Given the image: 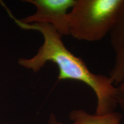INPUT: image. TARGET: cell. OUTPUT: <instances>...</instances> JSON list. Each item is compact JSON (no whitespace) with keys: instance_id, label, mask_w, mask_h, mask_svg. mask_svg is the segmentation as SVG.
<instances>
[{"instance_id":"obj_1","label":"cell","mask_w":124,"mask_h":124,"mask_svg":"<svg viewBox=\"0 0 124 124\" xmlns=\"http://www.w3.org/2000/svg\"><path fill=\"white\" fill-rule=\"evenodd\" d=\"M1 4L18 27L38 31L44 39L43 44L33 56L18 59L20 66L37 72L46 63L52 62L58 67V80L80 82L92 90L97 98L95 114L102 115L115 111L118 106L117 86L109 77L91 72L82 59L67 49L62 40V36L50 25L25 24L14 16L4 2H1Z\"/></svg>"},{"instance_id":"obj_2","label":"cell","mask_w":124,"mask_h":124,"mask_svg":"<svg viewBox=\"0 0 124 124\" xmlns=\"http://www.w3.org/2000/svg\"><path fill=\"white\" fill-rule=\"evenodd\" d=\"M124 0H76L69 12V35L79 40L97 41L110 33Z\"/></svg>"},{"instance_id":"obj_3","label":"cell","mask_w":124,"mask_h":124,"mask_svg":"<svg viewBox=\"0 0 124 124\" xmlns=\"http://www.w3.org/2000/svg\"><path fill=\"white\" fill-rule=\"evenodd\" d=\"M76 0H25L36 8L33 15L20 20L25 24H49L60 35H69V9Z\"/></svg>"},{"instance_id":"obj_4","label":"cell","mask_w":124,"mask_h":124,"mask_svg":"<svg viewBox=\"0 0 124 124\" xmlns=\"http://www.w3.org/2000/svg\"><path fill=\"white\" fill-rule=\"evenodd\" d=\"M109 35L114 61L108 77L117 86L124 80V4L118 19Z\"/></svg>"},{"instance_id":"obj_5","label":"cell","mask_w":124,"mask_h":124,"mask_svg":"<svg viewBox=\"0 0 124 124\" xmlns=\"http://www.w3.org/2000/svg\"><path fill=\"white\" fill-rule=\"evenodd\" d=\"M71 124H120L121 116L116 111L105 114H90L83 109H74L70 113ZM48 124H63L54 114H51Z\"/></svg>"},{"instance_id":"obj_6","label":"cell","mask_w":124,"mask_h":124,"mask_svg":"<svg viewBox=\"0 0 124 124\" xmlns=\"http://www.w3.org/2000/svg\"><path fill=\"white\" fill-rule=\"evenodd\" d=\"M116 86L117 89L118 106H120L124 117V80Z\"/></svg>"}]
</instances>
